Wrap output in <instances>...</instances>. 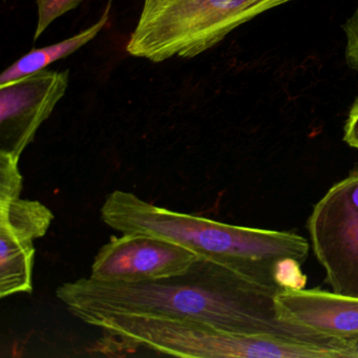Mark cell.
Instances as JSON below:
<instances>
[{
  "mask_svg": "<svg viewBox=\"0 0 358 358\" xmlns=\"http://www.w3.org/2000/svg\"><path fill=\"white\" fill-rule=\"evenodd\" d=\"M18 162L20 159L0 152V202L20 198L22 177Z\"/></svg>",
  "mask_w": 358,
  "mask_h": 358,
  "instance_id": "8fae6325",
  "label": "cell"
},
{
  "mask_svg": "<svg viewBox=\"0 0 358 358\" xmlns=\"http://www.w3.org/2000/svg\"><path fill=\"white\" fill-rule=\"evenodd\" d=\"M196 253L171 241L148 234H123L100 249L92 265L93 280L141 282L180 275L199 259Z\"/></svg>",
  "mask_w": 358,
  "mask_h": 358,
  "instance_id": "8992f818",
  "label": "cell"
},
{
  "mask_svg": "<svg viewBox=\"0 0 358 358\" xmlns=\"http://www.w3.org/2000/svg\"><path fill=\"white\" fill-rule=\"evenodd\" d=\"M343 140L348 145L358 150V98L352 106L345 121Z\"/></svg>",
  "mask_w": 358,
  "mask_h": 358,
  "instance_id": "5bb4252c",
  "label": "cell"
},
{
  "mask_svg": "<svg viewBox=\"0 0 358 358\" xmlns=\"http://www.w3.org/2000/svg\"><path fill=\"white\" fill-rule=\"evenodd\" d=\"M307 226L333 292L358 299V166L314 206Z\"/></svg>",
  "mask_w": 358,
  "mask_h": 358,
  "instance_id": "5b68a950",
  "label": "cell"
},
{
  "mask_svg": "<svg viewBox=\"0 0 358 358\" xmlns=\"http://www.w3.org/2000/svg\"><path fill=\"white\" fill-rule=\"evenodd\" d=\"M345 34V55L348 66L358 70V3L343 26Z\"/></svg>",
  "mask_w": 358,
  "mask_h": 358,
  "instance_id": "4fadbf2b",
  "label": "cell"
},
{
  "mask_svg": "<svg viewBox=\"0 0 358 358\" xmlns=\"http://www.w3.org/2000/svg\"><path fill=\"white\" fill-rule=\"evenodd\" d=\"M100 215L117 231L171 241L200 257L217 259L255 282L278 288L295 282L282 268H301L309 255L306 238L293 232L230 225L178 213L124 190L110 192Z\"/></svg>",
  "mask_w": 358,
  "mask_h": 358,
  "instance_id": "7a4b0ae2",
  "label": "cell"
},
{
  "mask_svg": "<svg viewBox=\"0 0 358 358\" xmlns=\"http://www.w3.org/2000/svg\"><path fill=\"white\" fill-rule=\"evenodd\" d=\"M113 0H108V6L104 10L100 20L93 26L83 31L79 34L60 41L50 47L34 49L29 52L24 57L14 62L0 76V85H7L12 81L24 78L29 75L34 74L39 71L45 70L50 64L72 55L81 48L93 41L97 35L103 30L104 27L110 20V10H112Z\"/></svg>",
  "mask_w": 358,
  "mask_h": 358,
  "instance_id": "30bf717a",
  "label": "cell"
},
{
  "mask_svg": "<svg viewBox=\"0 0 358 358\" xmlns=\"http://www.w3.org/2000/svg\"><path fill=\"white\" fill-rule=\"evenodd\" d=\"M103 332L104 348L137 349L178 357L317 358L315 345L263 335L236 334L177 318L103 315L85 322Z\"/></svg>",
  "mask_w": 358,
  "mask_h": 358,
  "instance_id": "3957f363",
  "label": "cell"
},
{
  "mask_svg": "<svg viewBox=\"0 0 358 358\" xmlns=\"http://www.w3.org/2000/svg\"><path fill=\"white\" fill-rule=\"evenodd\" d=\"M276 303L286 320L313 332L358 345V299L320 289L285 287Z\"/></svg>",
  "mask_w": 358,
  "mask_h": 358,
  "instance_id": "ba28073f",
  "label": "cell"
},
{
  "mask_svg": "<svg viewBox=\"0 0 358 358\" xmlns=\"http://www.w3.org/2000/svg\"><path fill=\"white\" fill-rule=\"evenodd\" d=\"M290 0H144L127 45L134 57L163 62L196 57L238 27Z\"/></svg>",
  "mask_w": 358,
  "mask_h": 358,
  "instance_id": "277c9868",
  "label": "cell"
},
{
  "mask_svg": "<svg viewBox=\"0 0 358 358\" xmlns=\"http://www.w3.org/2000/svg\"><path fill=\"white\" fill-rule=\"evenodd\" d=\"M69 81V70H43L0 85V152L20 158L66 95Z\"/></svg>",
  "mask_w": 358,
  "mask_h": 358,
  "instance_id": "52a82bcc",
  "label": "cell"
},
{
  "mask_svg": "<svg viewBox=\"0 0 358 358\" xmlns=\"http://www.w3.org/2000/svg\"><path fill=\"white\" fill-rule=\"evenodd\" d=\"M282 289L255 282L217 259L199 257L180 275L141 282L80 278L58 287L56 296L83 322L114 314L177 318L225 332L320 345L358 357V345L286 320L276 303Z\"/></svg>",
  "mask_w": 358,
  "mask_h": 358,
  "instance_id": "6da1fadb",
  "label": "cell"
},
{
  "mask_svg": "<svg viewBox=\"0 0 358 358\" xmlns=\"http://www.w3.org/2000/svg\"><path fill=\"white\" fill-rule=\"evenodd\" d=\"M83 0H37L38 22L34 34L36 41L45 30L64 14L76 9Z\"/></svg>",
  "mask_w": 358,
  "mask_h": 358,
  "instance_id": "7c38bea8",
  "label": "cell"
},
{
  "mask_svg": "<svg viewBox=\"0 0 358 358\" xmlns=\"http://www.w3.org/2000/svg\"><path fill=\"white\" fill-rule=\"evenodd\" d=\"M53 213L38 201L22 198L0 202V240L34 245L45 236L53 222Z\"/></svg>",
  "mask_w": 358,
  "mask_h": 358,
  "instance_id": "9c48e42d",
  "label": "cell"
}]
</instances>
